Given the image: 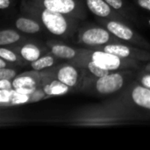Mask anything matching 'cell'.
I'll return each mask as SVG.
<instances>
[{
    "mask_svg": "<svg viewBox=\"0 0 150 150\" xmlns=\"http://www.w3.org/2000/svg\"><path fill=\"white\" fill-rule=\"evenodd\" d=\"M136 3L140 7L150 11V0H136Z\"/></svg>",
    "mask_w": 150,
    "mask_h": 150,
    "instance_id": "obj_27",
    "label": "cell"
},
{
    "mask_svg": "<svg viewBox=\"0 0 150 150\" xmlns=\"http://www.w3.org/2000/svg\"><path fill=\"white\" fill-rule=\"evenodd\" d=\"M43 8L60 12L82 20L86 16V10L83 0H30Z\"/></svg>",
    "mask_w": 150,
    "mask_h": 150,
    "instance_id": "obj_9",
    "label": "cell"
},
{
    "mask_svg": "<svg viewBox=\"0 0 150 150\" xmlns=\"http://www.w3.org/2000/svg\"><path fill=\"white\" fill-rule=\"evenodd\" d=\"M77 54H80L93 61L100 68L110 71L140 69L142 68V62L140 61L122 58L108 52L89 47L77 48Z\"/></svg>",
    "mask_w": 150,
    "mask_h": 150,
    "instance_id": "obj_5",
    "label": "cell"
},
{
    "mask_svg": "<svg viewBox=\"0 0 150 150\" xmlns=\"http://www.w3.org/2000/svg\"><path fill=\"white\" fill-rule=\"evenodd\" d=\"M11 4V0H0V9L5 10L10 7Z\"/></svg>",
    "mask_w": 150,
    "mask_h": 150,
    "instance_id": "obj_29",
    "label": "cell"
},
{
    "mask_svg": "<svg viewBox=\"0 0 150 150\" xmlns=\"http://www.w3.org/2000/svg\"><path fill=\"white\" fill-rule=\"evenodd\" d=\"M48 69L54 78L69 86L73 92L80 91L86 77L83 69L69 61Z\"/></svg>",
    "mask_w": 150,
    "mask_h": 150,
    "instance_id": "obj_8",
    "label": "cell"
},
{
    "mask_svg": "<svg viewBox=\"0 0 150 150\" xmlns=\"http://www.w3.org/2000/svg\"><path fill=\"white\" fill-rule=\"evenodd\" d=\"M110 99L130 112L137 120H150V89L141 85L135 80Z\"/></svg>",
    "mask_w": 150,
    "mask_h": 150,
    "instance_id": "obj_4",
    "label": "cell"
},
{
    "mask_svg": "<svg viewBox=\"0 0 150 150\" xmlns=\"http://www.w3.org/2000/svg\"><path fill=\"white\" fill-rule=\"evenodd\" d=\"M25 41L24 36L13 29H3L0 32V45L2 47H11Z\"/></svg>",
    "mask_w": 150,
    "mask_h": 150,
    "instance_id": "obj_18",
    "label": "cell"
},
{
    "mask_svg": "<svg viewBox=\"0 0 150 150\" xmlns=\"http://www.w3.org/2000/svg\"><path fill=\"white\" fill-rule=\"evenodd\" d=\"M26 103H31V95L23 93V92H19V91L14 90L10 106L23 105V104H26Z\"/></svg>",
    "mask_w": 150,
    "mask_h": 150,
    "instance_id": "obj_21",
    "label": "cell"
},
{
    "mask_svg": "<svg viewBox=\"0 0 150 150\" xmlns=\"http://www.w3.org/2000/svg\"><path fill=\"white\" fill-rule=\"evenodd\" d=\"M0 57L4 58L8 62L15 65V66H24L28 63L25 61L17 52L11 49L9 47H2L0 48Z\"/></svg>",
    "mask_w": 150,
    "mask_h": 150,
    "instance_id": "obj_20",
    "label": "cell"
},
{
    "mask_svg": "<svg viewBox=\"0 0 150 150\" xmlns=\"http://www.w3.org/2000/svg\"><path fill=\"white\" fill-rule=\"evenodd\" d=\"M142 69H144L145 70L150 71V62L149 63H148V64H146V65H144V66L142 67Z\"/></svg>",
    "mask_w": 150,
    "mask_h": 150,
    "instance_id": "obj_30",
    "label": "cell"
},
{
    "mask_svg": "<svg viewBox=\"0 0 150 150\" xmlns=\"http://www.w3.org/2000/svg\"><path fill=\"white\" fill-rule=\"evenodd\" d=\"M60 60L56 56H54L51 52H47L41 57H40L38 60L30 62V66L33 69L37 71H43L48 69H51L54 67L57 63V61Z\"/></svg>",
    "mask_w": 150,
    "mask_h": 150,
    "instance_id": "obj_19",
    "label": "cell"
},
{
    "mask_svg": "<svg viewBox=\"0 0 150 150\" xmlns=\"http://www.w3.org/2000/svg\"><path fill=\"white\" fill-rule=\"evenodd\" d=\"M93 49L108 52L126 59L137 60L142 62L150 61V52L149 50L142 47H134L124 41L112 42L98 47H95Z\"/></svg>",
    "mask_w": 150,
    "mask_h": 150,
    "instance_id": "obj_10",
    "label": "cell"
},
{
    "mask_svg": "<svg viewBox=\"0 0 150 150\" xmlns=\"http://www.w3.org/2000/svg\"><path fill=\"white\" fill-rule=\"evenodd\" d=\"M85 5L90 11L98 18L123 21L125 19L121 13L114 10L105 0H85Z\"/></svg>",
    "mask_w": 150,
    "mask_h": 150,
    "instance_id": "obj_14",
    "label": "cell"
},
{
    "mask_svg": "<svg viewBox=\"0 0 150 150\" xmlns=\"http://www.w3.org/2000/svg\"><path fill=\"white\" fill-rule=\"evenodd\" d=\"M42 78V71L33 69L32 71L23 72L12 80L13 90L32 95L33 91L40 85Z\"/></svg>",
    "mask_w": 150,
    "mask_h": 150,
    "instance_id": "obj_11",
    "label": "cell"
},
{
    "mask_svg": "<svg viewBox=\"0 0 150 150\" xmlns=\"http://www.w3.org/2000/svg\"><path fill=\"white\" fill-rule=\"evenodd\" d=\"M21 10L24 14L40 21L44 28L55 37L66 40L78 33V22L80 20L75 18L43 8L32 3L30 0H23L21 2Z\"/></svg>",
    "mask_w": 150,
    "mask_h": 150,
    "instance_id": "obj_2",
    "label": "cell"
},
{
    "mask_svg": "<svg viewBox=\"0 0 150 150\" xmlns=\"http://www.w3.org/2000/svg\"><path fill=\"white\" fill-rule=\"evenodd\" d=\"M69 62L78 65L79 67H81L83 71L85 72L86 77H101L104 76H106L108 74H110L112 71L107 70V69H104L102 68H100L98 65H97L93 61L82 56L80 54H77V56L72 60H70Z\"/></svg>",
    "mask_w": 150,
    "mask_h": 150,
    "instance_id": "obj_15",
    "label": "cell"
},
{
    "mask_svg": "<svg viewBox=\"0 0 150 150\" xmlns=\"http://www.w3.org/2000/svg\"><path fill=\"white\" fill-rule=\"evenodd\" d=\"M98 22L121 41L134 47L150 50V43L132 29L123 20L98 18Z\"/></svg>",
    "mask_w": 150,
    "mask_h": 150,
    "instance_id": "obj_6",
    "label": "cell"
},
{
    "mask_svg": "<svg viewBox=\"0 0 150 150\" xmlns=\"http://www.w3.org/2000/svg\"><path fill=\"white\" fill-rule=\"evenodd\" d=\"M42 74L43 78L40 83V87L42 88L47 98L66 95L69 92H73L72 89L69 86L54 78L49 69L43 70Z\"/></svg>",
    "mask_w": 150,
    "mask_h": 150,
    "instance_id": "obj_12",
    "label": "cell"
},
{
    "mask_svg": "<svg viewBox=\"0 0 150 150\" xmlns=\"http://www.w3.org/2000/svg\"><path fill=\"white\" fill-rule=\"evenodd\" d=\"M136 73L135 69H125L112 71L101 77H87L80 92L98 97L115 96L134 80Z\"/></svg>",
    "mask_w": 150,
    "mask_h": 150,
    "instance_id": "obj_3",
    "label": "cell"
},
{
    "mask_svg": "<svg viewBox=\"0 0 150 150\" xmlns=\"http://www.w3.org/2000/svg\"><path fill=\"white\" fill-rule=\"evenodd\" d=\"M136 118L108 99L100 105L83 107L69 115L65 123L74 126H112L136 121Z\"/></svg>",
    "mask_w": 150,
    "mask_h": 150,
    "instance_id": "obj_1",
    "label": "cell"
},
{
    "mask_svg": "<svg viewBox=\"0 0 150 150\" xmlns=\"http://www.w3.org/2000/svg\"><path fill=\"white\" fill-rule=\"evenodd\" d=\"M9 47L17 52L27 62H33L38 60L40 57L47 54L48 50L47 46L44 47L41 45L30 41H23Z\"/></svg>",
    "mask_w": 150,
    "mask_h": 150,
    "instance_id": "obj_13",
    "label": "cell"
},
{
    "mask_svg": "<svg viewBox=\"0 0 150 150\" xmlns=\"http://www.w3.org/2000/svg\"><path fill=\"white\" fill-rule=\"evenodd\" d=\"M0 90H13L12 80H0Z\"/></svg>",
    "mask_w": 150,
    "mask_h": 150,
    "instance_id": "obj_26",
    "label": "cell"
},
{
    "mask_svg": "<svg viewBox=\"0 0 150 150\" xmlns=\"http://www.w3.org/2000/svg\"><path fill=\"white\" fill-rule=\"evenodd\" d=\"M25 16H20L15 21L16 28L20 32L27 34L39 33L43 30V25L36 18L25 14Z\"/></svg>",
    "mask_w": 150,
    "mask_h": 150,
    "instance_id": "obj_17",
    "label": "cell"
},
{
    "mask_svg": "<svg viewBox=\"0 0 150 150\" xmlns=\"http://www.w3.org/2000/svg\"><path fill=\"white\" fill-rule=\"evenodd\" d=\"M110 6H112L114 10L119 11L124 16L123 8H124V2L123 0H105Z\"/></svg>",
    "mask_w": 150,
    "mask_h": 150,
    "instance_id": "obj_25",
    "label": "cell"
},
{
    "mask_svg": "<svg viewBox=\"0 0 150 150\" xmlns=\"http://www.w3.org/2000/svg\"><path fill=\"white\" fill-rule=\"evenodd\" d=\"M14 90H0V105L1 107H10Z\"/></svg>",
    "mask_w": 150,
    "mask_h": 150,
    "instance_id": "obj_23",
    "label": "cell"
},
{
    "mask_svg": "<svg viewBox=\"0 0 150 150\" xmlns=\"http://www.w3.org/2000/svg\"><path fill=\"white\" fill-rule=\"evenodd\" d=\"M149 25H150V18L149 19Z\"/></svg>",
    "mask_w": 150,
    "mask_h": 150,
    "instance_id": "obj_31",
    "label": "cell"
},
{
    "mask_svg": "<svg viewBox=\"0 0 150 150\" xmlns=\"http://www.w3.org/2000/svg\"><path fill=\"white\" fill-rule=\"evenodd\" d=\"M46 46L47 47L49 52H51L57 58L62 60L70 61L76 58L78 54L77 48H75L63 42L54 40H47Z\"/></svg>",
    "mask_w": 150,
    "mask_h": 150,
    "instance_id": "obj_16",
    "label": "cell"
},
{
    "mask_svg": "<svg viewBox=\"0 0 150 150\" xmlns=\"http://www.w3.org/2000/svg\"><path fill=\"white\" fill-rule=\"evenodd\" d=\"M77 41L84 47L95 48L112 42L121 41L105 27L88 25L78 29Z\"/></svg>",
    "mask_w": 150,
    "mask_h": 150,
    "instance_id": "obj_7",
    "label": "cell"
},
{
    "mask_svg": "<svg viewBox=\"0 0 150 150\" xmlns=\"http://www.w3.org/2000/svg\"><path fill=\"white\" fill-rule=\"evenodd\" d=\"M18 70L13 67H7L4 69H0V80L7 79L13 80L18 76Z\"/></svg>",
    "mask_w": 150,
    "mask_h": 150,
    "instance_id": "obj_24",
    "label": "cell"
},
{
    "mask_svg": "<svg viewBox=\"0 0 150 150\" xmlns=\"http://www.w3.org/2000/svg\"><path fill=\"white\" fill-rule=\"evenodd\" d=\"M134 80L141 85L150 89V71L145 70L142 68L140 69V70L136 73Z\"/></svg>",
    "mask_w": 150,
    "mask_h": 150,
    "instance_id": "obj_22",
    "label": "cell"
},
{
    "mask_svg": "<svg viewBox=\"0 0 150 150\" xmlns=\"http://www.w3.org/2000/svg\"><path fill=\"white\" fill-rule=\"evenodd\" d=\"M7 67H15V65L8 62L4 58L0 57V69H4V68H7Z\"/></svg>",
    "mask_w": 150,
    "mask_h": 150,
    "instance_id": "obj_28",
    "label": "cell"
}]
</instances>
